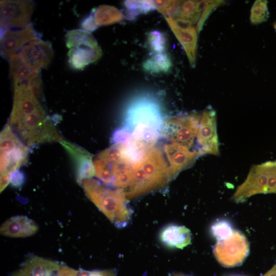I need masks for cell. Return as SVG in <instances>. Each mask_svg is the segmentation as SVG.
<instances>
[{"mask_svg": "<svg viewBox=\"0 0 276 276\" xmlns=\"http://www.w3.org/2000/svg\"><path fill=\"white\" fill-rule=\"evenodd\" d=\"M201 114L193 113L165 120L160 129L165 138L190 149L197 136Z\"/></svg>", "mask_w": 276, "mask_h": 276, "instance_id": "obj_5", "label": "cell"}, {"mask_svg": "<svg viewBox=\"0 0 276 276\" xmlns=\"http://www.w3.org/2000/svg\"><path fill=\"white\" fill-rule=\"evenodd\" d=\"M25 179L23 173L18 170L12 173L10 183L12 187L19 188L24 183Z\"/></svg>", "mask_w": 276, "mask_h": 276, "instance_id": "obj_31", "label": "cell"}, {"mask_svg": "<svg viewBox=\"0 0 276 276\" xmlns=\"http://www.w3.org/2000/svg\"><path fill=\"white\" fill-rule=\"evenodd\" d=\"M29 88L33 93L38 99L42 97V81L39 73L37 74L32 80L29 86Z\"/></svg>", "mask_w": 276, "mask_h": 276, "instance_id": "obj_30", "label": "cell"}, {"mask_svg": "<svg viewBox=\"0 0 276 276\" xmlns=\"http://www.w3.org/2000/svg\"><path fill=\"white\" fill-rule=\"evenodd\" d=\"M60 264L36 256L29 257L11 276H52L57 273Z\"/></svg>", "mask_w": 276, "mask_h": 276, "instance_id": "obj_16", "label": "cell"}, {"mask_svg": "<svg viewBox=\"0 0 276 276\" xmlns=\"http://www.w3.org/2000/svg\"><path fill=\"white\" fill-rule=\"evenodd\" d=\"M60 143L74 162L78 183L81 185L84 179L95 175L92 154L80 146L65 140H63Z\"/></svg>", "mask_w": 276, "mask_h": 276, "instance_id": "obj_14", "label": "cell"}, {"mask_svg": "<svg viewBox=\"0 0 276 276\" xmlns=\"http://www.w3.org/2000/svg\"><path fill=\"white\" fill-rule=\"evenodd\" d=\"M42 106L38 99L28 87H14V100L12 109L8 123L38 110Z\"/></svg>", "mask_w": 276, "mask_h": 276, "instance_id": "obj_15", "label": "cell"}, {"mask_svg": "<svg viewBox=\"0 0 276 276\" xmlns=\"http://www.w3.org/2000/svg\"><path fill=\"white\" fill-rule=\"evenodd\" d=\"M231 276H242V275H231Z\"/></svg>", "mask_w": 276, "mask_h": 276, "instance_id": "obj_37", "label": "cell"}, {"mask_svg": "<svg viewBox=\"0 0 276 276\" xmlns=\"http://www.w3.org/2000/svg\"><path fill=\"white\" fill-rule=\"evenodd\" d=\"M267 1L257 0L253 4L250 16V22L258 25L267 20L269 17Z\"/></svg>", "mask_w": 276, "mask_h": 276, "instance_id": "obj_25", "label": "cell"}, {"mask_svg": "<svg viewBox=\"0 0 276 276\" xmlns=\"http://www.w3.org/2000/svg\"><path fill=\"white\" fill-rule=\"evenodd\" d=\"M224 3L223 1H204L199 2L197 5V10L199 14H202L201 19L198 24L200 30L209 15L217 7Z\"/></svg>", "mask_w": 276, "mask_h": 276, "instance_id": "obj_27", "label": "cell"}, {"mask_svg": "<svg viewBox=\"0 0 276 276\" xmlns=\"http://www.w3.org/2000/svg\"><path fill=\"white\" fill-rule=\"evenodd\" d=\"M1 175H9L27 161L29 148L8 124L1 132Z\"/></svg>", "mask_w": 276, "mask_h": 276, "instance_id": "obj_4", "label": "cell"}, {"mask_svg": "<svg viewBox=\"0 0 276 276\" xmlns=\"http://www.w3.org/2000/svg\"><path fill=\"white\" fill-rule=\"evenodd\" d=\"M39 34L30 24L19 30H8L2 33L1 38V55L9 59L30 42L38 39Z\"/></svg>", "mask_w": 276, "mask_h": 276, "instance_id": "obj_12", "label": "cell"}, {"mask_svg": "<svg viewBox=\"0 0 276 276\" xmlns=\"http://www.w3.org/2000/svg\"><path fill=\"white\" fill-rule=\"evenodd\" d=\"M269 162L268 161L251 167L245 180L237 188L233 195V201L243 202L254 195L267 194Z\"/></svg>", "mask_w": 276, "mask_h": 276, "instance_id": "obj_9", "label": "cell"}, {"mask_svg": "<svg viewBox=\"0 0 276 276\" xmlns=\"http://www.w3.org/2000/svg\"><path fill=\"white\" fill-rule=\"evenodd\" d=\"M164 151L169 164V172L172 179L181 171L191 167L201 155L198 151H190L175 143L166 145Z\"/></svg>", "mask_w": 276, "mask_h": 276, "instance_id": "obj_13", "label": "cell"}, {"mask_svg": "<svg viewBox=\"0 0 276 276\" xmlns=\"http://www.w3.org/2000/svg\"><path fill=\"white\" fill-rule=\"evenodd\" d=\"M178 38L184 46L189 59L193 64L195 60V49L196 44V33L192 28L189 30L182 31L178 33Z\"/></svg>", "mask_w": 276, "mask_h": 276, "instance_id": "obj_23", "label": "cell"}, {"mask_svg": "<svg viewBox=\"0 0 276 276\" xmlns=\"http://www.w3.org/2000/svg\"><path fill=\"white\" fill-rule=\"evenodd\" d=\"M262 276H276V270L272 267Z\"/></svg>", "mask_w": 276, "mask_h": 276, "instance_id": "obj_34", "label": "cell"}, {"mask_svg": "<svg viewBox=\"0 0 276 276\" xmlns=\"http://www.w3.org/2000/svg\"><path fill=\"white\" fill-rule=\"evenodd\" d=\"M18 53L22 60L35 73H39L41 68L47 67L54 56L51 43L39 39L27 43Z\"/></svg>", "mask_w": 276, "mask_h": 276, "instance_id": "obj_11", "label": "cell"}, {"mask_svg": "<svg viewBox=\"0 0 276 276\" xmlns=\"http://www.w3.org/2000/svg\"><path fill=\"white\" fill-rule=\"evenodd\" d=\"M102 54L100 47L92 48L80 47L72 48L67 53L68 63L74 69L81 70L89 63H93L101 57Z\"/></svg>", "mask_w": 276, "mask_h": 276, "instance_id": "obj_20", "label": "cell"}, {"mask_svg": "<svg viewBox=\"0 0 276 276\" xmlns=\"http://www.w3.org/2000/svg\"><path fill=\"white\" fill-rule=\"evenodd\" d=\"M81 185L87 198L116 226L123 228L128 224L132 211L120 190L106 188L91 178L84 179Z\"/></svg>", "mask_w": 276, "mask_h": 276, "instance_id": "obj_2", "label": "cell"}, {"mask_svg": "<svg viewBox=\"0 0 276 276\" xmlns=\"http://www.w3.org/2000/svg\"><path fill=\"white\" fill-rule=\"evenodd\" d=\"M273 27H274V28L275 29V31H276V21H275V23L274 24Z\"/></svg>", "mask_w": 276, "mask_h": 276, "instance_id": "obj_36", "label": "cell"}, {"mask_svg": "<svg viewBox=\"0 0 276 276\" xmlns=\"http://www.w3.org/2000/svg\"><path fill=\"white\" fill-rule=\"evenodd\" d=\"M162 242L171 248L183 249L191 243V233L185 226L170 224L165 226L159 234Z\"/></svg>", "mask_w": 276, "mask_h": 276, "instance_id": "obj_18", "label": "cell"}, {"mask_svg": "<svg viewBox=\"0 0 276 276\" xmlns=\"http://www.w3.org/2000/svg\"><path fill=\"white\" fill-rule=\"evenodd\" d=\"M199 152L214 155L220 154L217 132L216 113L212 107H208L202 112L197 134Z\"/></svg>", "mask_w": 276, "mask_h": 276, "instance_id": "obj_10", "label": "cell"}, {"mask_svg": "<svg viewBox=\"0 0 276 276\" xmlns=\"http://www.w3.org/2000/svg\"><path fill=\"white\" fill-rule=\"evenodd\" d=\"M267 193L276 194V160L269 162Z\"/></svg>", "mask_w": 276, "mask_h": 276, "instance_id": "obj_29", "label": "cell"}, {"mask_svg": "<svg viewBox=\"0 0 276 276\" xmlns=\"http://www.w3.org/2000/svg\"><path fill=\"white\" fill-rule=\"evenodd\" d=\"M126 120L131 141L153 147L163 123L158 106L149 99L137 100L128 108Z\"/></svg>", "mask_w": 276, "mask_h": 276, "instance_id": "obj_1", "label": "cell"}, {"mask_svg": "<svg viewBox=\"0 0 276 276\" xmlns=\"http://www.w3.org/2000/svg\"><path fill=\"white\" fill-rule=\"evenodd\" d=\"M139 163L145 172L151 192L163 188L172 180L168 164L158 148L150 149Z\"/></svg>", "mask_w": 276, "mask_h": 276, "instance_id": "obj_7", "label": "cell"}, {"mask_svg": "<svg viewBox=\"0 0 276 276\" xmlns=\"http://www.w3.org/2000/svg\"><path fill=\"white\" fill-rule=\"evenodd\" d=\"M249 246L246 237L238 230H234L228 238L218 241L213 247L217 261L226 267L241 264L248 255Z\"/></svg>", "mask_w": 276, "mask_h": 276, "instance_id": "obj_6", "label": "cell"}, {"mask_svg": "<svg viewBox=\"0 0 276 276\" xmlns=\"http://www.w3.org/2000/svg\"><path fill=\"white\" fill-rule=\"evenodd\" d=\"M34 9L31 1H1V26L2 33L13 28H24L30 24Z\"/></svg>", "mask_w": 276, "mask_h": 276, "instance_id": "obj_8", "label": "cell"}, {"mask_svg": "<svg viewBox=\"0 0 276 276\" xmlns=\"http://www.w3.org/2000/svg\"><path fill=\"white\" fill-rule=\"evenodd\" d=\"M8 60L10 75L14 87L23 86L29 88L32 80L38 73L34 72L27 65L18 53Z\"/></svg>", "mask_w": 276, "mask_h": 276, "instance_id": "obj_19", "label": "cell"}, {"mask_svg": "<svg viewBox=\"0 0 276 276\" xmlns=\"http://www.w3.org/2000/svg\"><path fill=\"white\" fill-rule=\"evenodd\" d=\"M65 38L68 48H77L80 47L92 48L99 47L94 36L85 30L76 29L69 31L65 34Z\"/></svg>", "mask_w": 276, "mask_h": 276, "instance_id": "obj_21", "label": "cell"}, {"mask_svg": "<svg viewBox=\"0 0 276 276\" xmlns=\"http://www.w3.org/2000/svg\"><path fill=\"white\" fill-rule=\"evenodd\" d=\"M211 233L217 241L226 239L230 237L233 233L231 223L226 220H216L211 226Z\"/></svg>", "mask_w": 276, "mask_h": 276, "instance_id": "obj_24", "label": "cell"}, {"mask_svg": "<svg viewBox=\"0 0 276 276\" xmlns=\"http://www.w3.org/2000/svg\"><path fill=\"white\" fill-rule=\"evenodd\" d=\"M117 13L116 10L110 7L102 6L96 12L95 17L97 23L99 25H106L116 20Z\"/></svg>", "mask_w": 276, "mask_h": 276, "instance_id": "obj_28", "label": "cell"}, {"mask_svg": "<svg viewBox=\"0 0 276 276\" xmlns=\"http://www.w3.org/2000/svg\"><path fill=\"white\" fill-rule=\"evenodd\" d=\"M89 276H116V272L113 269L93 270Z\"/></svg>", "mask_w": 276, "mask_h": 276, "instance_id": "obj_33", "label": "cell"}, {"mask_svg": "<svg viewBox=\"0 0 276 276\" xmlns=\"http://www.w3.org/2000/svg\"><path fill=\"white\" fill-rule=\"evenodd\" d=\"M38 230L37 224L27 216H13L1 225L0 232L3 236L11 238H24L33 236Z\"/></svg>", "mask_w": 276, "mask_h": 276, "instance_id": "obj_17", "label": "cell"}, {"mask_svg": "<svg viewBox=\"0 0 276 276\" xmlns=\"http://www.w3.org/2000/svg\"><path fill=\"white\" fill-rule=\"evenodd\" d=\"M81 26L86 31H93L96 29V26L91 15L84 18L81 22Z\"/></svg>", "mask_w": 276, "mask_h": 276, "instance_id": "obj_32", "label": "cell"}, {"mask_svg": "<svg viewBox=\"0 0 276 276\" xmlns=\"http://www.w3.org/2000/svg\"><path fill=\"white\" fill-rule=\"evenodd\" d=\"M8 124L28 147L61 142L62 136L43 107Z\"/></svg>", "mask_w": 276, "mask_h": 276, "instance_id": "obj_3", "label": "cell"}, {"mask_svg": "<svg viewBox=\"0 0 276 276\" xmlns=\"http://www.w3.org/2000/svg\"><path fill=\"white\" fill-rule=\"evenodd\" d=\"M95 175L103 183L107 185L112 184L113 177L110 166L96 157L93 159Z\"/></svg>", "mask_w": 276, "mask_h": 276, "instance_id": "obj_26", "label": "cell"}, {"mask_svg": "<svg viewBox=\"0 0 276 276\" xmlns=\"http://www.w3.org/2000/svg\"><path fill=\"white\" fill-rule=\"evenodd\" d=\"M169 276H185V275L179 273H173L170 274Z\"/></svg>", "mask_w": 276, "mask_h": 276, "instance_id": "obj_35", "label": "cell"}, {"mask_svg": "<svg viewBox=\"0 0 276 276\" xmlns=\"http://www.w3.org/2000/svg\"><path fill=\"white\" fill-rule=\"evenodd\" d=\"M123 151L124 144L115 143L101 151L96 157L108 165H111L123 160Z\"/></svg>", "mask_w": 276, "mask_h": 276, "instance_id": "obj_22", "label": "cell"}]
</instances>
